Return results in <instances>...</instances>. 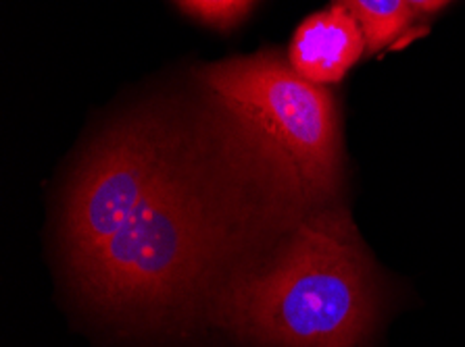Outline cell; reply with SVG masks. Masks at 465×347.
<instances>
[{
	"label": "cell",
	"mask_w": 465,
	"mask_h": 347,
	"mask_svg": "<svg viewBox=\"0 0 465 347\" xmlns=\"http://www.w3.org/2000/svg\"><path fill=\"white\" fill-rule=\"evenodd\" d=\"M365 48L368 42L357 19L342 5H334L302 21L288 59L299 75L323 86L341 82Z\"/></svg>",
	"instance_id": "5"
},
{
	"label": "cell",
	"mask_w": 465,
	"mask_h": 347,
	"mask_svg": "<svg viewBox=\"0 0 465 347\" xmlns=\"http://www.w3.org/2000/svg\"><path fill=\"white\" fill-rule=\"evenodd\" d=\"M217 247V223L173 169L75 275L84 294L111 314H161L194 292Z\"/></svg>",
	"instance_id": "3"
},
{
	"label": "cell",
	"mask_w": 465,
	"mask_h": 347,
	"mask_svg": "<svg viewBox=\"0 0 465 347\" xmlns=\"http://www.w3.org/2000/svg\"><path fill=\"white\" fill-rule=\"evenodd\" d=\"M203 86L232 152L280 210L326 200L341 173L330 92L272 53L217 63Z\"/></svg>",
	"instance_id": "1"
},
{
	"label": "cell",
	"mask_w": 465,
	"mask_h": 347,
	"mask_svg": "<svg viewBox=\"0 0 465 347\" xmlns=\"http://www.w3.org/2000/svg\"><path fill=\"white\" fill-rule=\"evenodd\" d=\"M178 3L207 24L230 27L246 15L255 0H178Z\"/></svg>",
	"instance_id": "7"
},
{
	"label": "cell",
	"mask_w": 465,
	"mask_h": 347,
	"mask_svg": "<svg viewBox=\"0 0 465 347\" xmlns=\"http://www.w3.org/2000/svg\"><path fill=\"white\" fill-rule=\"evenodd\" d=\"M336 5H342L357 19L370 53L397 40L415 15L405 0H336Z\"/></svg>",
	"instance_id": "6"
},
{
	"label": "cell",
	"mask_w": 465,
	"mask_h": 347,
	"mask_svg": "<svg viewBox=\"0 0 465 347\" xmlns=\"http://www.w3.org/2000/svg\"><path fill=\"white\" fill-rule=\"evenodd\" d=\"M173 171L159 127L134 123L111 133L69 196L65 246L74 268L86 265Z\"/></svg>",
	"instance_id": "4"
},
{
	"label": "cell",
	"mask_w": 465,
	"mask_h": 347,
	"mask_svg": "<svg viewBox=\"0 0 465 347\" xmlns=\"http://www.w3.org/2000/svg\"><path fill=\"white\" fill-rule=\"evenodd\" d=\"M405 3L411 6L413 13H436L450 0H405Z\"/></svg>",
	"instance_id": "8"
},
{
	"label": "cell",
	"mask_w": 465,
	"mask_h": 347,
	"mask_svg": "<svg viewBox=\"0 0 465 347\" xmlns=\"http://www.w3.org/2000/svg\"><path fill=\"white\" fill-rule=\"evenodd\" d=\"M376 314L370 260L342 210L313 217L263 273L232 287L222 316L263 347H357Z\"/></svg>",
	"instance_id": "2"
}]
</instances>
